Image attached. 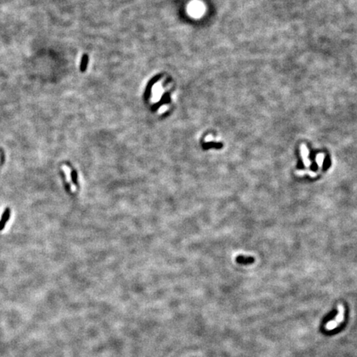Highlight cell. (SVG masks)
<instances>
[{
  "label": "cell",
  "mask_w": 357,
  "mask_h": 357,
  "mask_svg": "<svg viewBox=\"0 0 357 357\" xmlns=\"http://www.w3.org/2000/svg\"><path fill=\"white\" fill-rule=\"evenodd\" d=\"M237 261L240 264H250L253 263L254 259L251 257H243V256H239L237 257Z\"/></svg>",
  "instance_id": "obj_5"
},
{
  "label": "cell",
  "mask_w": 357,
  "mask_h": 357,
  "mask_svg": "<svg viewBox=\"0 0 357 357\" xmlns=\"http://www.w3.org/2000/svg\"><path fill=\"white\" fill-rule=\"evenodd\" d=\"M337 314L336 316V318L333 320L328 322L325 325L326 330L332 331L335 329L344 321V318H345V308H344V306L342 304H339L337 306Z\"/></svg>",
  "instance_id": "obj_1"
},
{
  "label": "cell",
  "mask_w": 357,
  "mask_h": 357,
  "mask_svg": "<svg viewBox=\"0 0 357 357\" xmlns=\"http://www.w3.org/2000/svg\"><path fill=\"white\" fill-rule=\"evenodd\" d=\"M300 154L302 160H303V164L306 168H309L312 165V162L308 158L309 155V150L305 144H301L300 145Z\"/></svg>",
  "instance_id": "obj_2"
},
{
  "label": "cell",
  "mask_w": 357,
  "mask_h": 357,
  "mask_svg": "<svg viewBox=\"0 0 357 357\" xmlns=\"http://www.w3.org/2000/svg\"><path fill=\"white\" fill-rule=\"evenodd\" d=\"M322 170H318V171H313V170H295V172H294V174H295L296 175H298V176H304V175H308V176H310L311 178H315L317 177L318 175H319V173L321 172Z\"/></svg>",
  "instance_id": "obj_3"
},
{
  "label": "cell",
  "mask_w": 357,
  "mask_h": 357,
  "mask_svg": "<svg viewBox=\"0 0 357 357\" xmlns=\"http://www.w3.org/2000/svg\"><path fill=\"white\" fill-rule=\"evenodd\" d=\"M324 160H325V154L324 153H319L316 155V163L319 168V170H322Z\"/></svg>",
  "instance_id": "obj_4"
}]
</instances>
